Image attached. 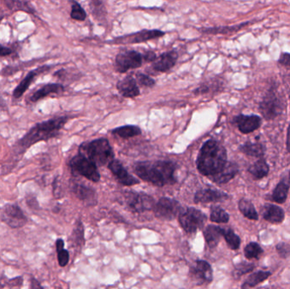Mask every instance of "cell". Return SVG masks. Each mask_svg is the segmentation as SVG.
<instances>
[{
  "instance_id": "obj_1",
  "label": "cell",
  "mask_w": 290,
  "mask_h": 289,
  "mask_svg": "<svg viewBox=\"0 0 290 289\" xmlns=\"http://www.w3.org/2000/svg\"><path fill=\"white\" fill-rule=\"evenodd\" d=\"M176 169L175 164L167 161H142L133 166V171L138 178L160 188L177 183Z\"/></svg>"
},
{
  "instance_id": "obj_2",
  "label": "cell",
  "mask_w": 290,
  "mask_h": 289,
  "mask_svg": "<svg viewBox=\"0 0 290 289\" xmlns=\"http://www.w3.org/2000/svg\"><path fill=\"white\" fill-rule=\"evenodd\" d=\"M227 162L225 147L217 141L210 139L203 144L199 150L196 166L203 176L210 177L220 172Z\"/></svg>"
},
{
  "instance_id": "obj_3",
  "label": "cell",
  "mask_w": 290,
  "mask_h": 289,
  "mask_svg": "<svg viewBox=\"0 0 290 289\" xmlns=\"http://www.w3.org/2000/svg\"><path fill=\"white\" fill-rule=\"evenodd\" d=\"M68 120L69 117L67 116H59L35 125L18 142V145L20 148L27 149L38 142L49 140L57 137Z\"/></svg>"
},
{
  "instance_id": "obj_4",
  "label": "cell",
  "mask_w": 290,
  "mask_h": 289,
  "mask_svg": "<svg viewBox=\"0 0 290 289\" xmlns=\"http://www.w3.org/2000/svg\"><path fill=\"white\" fill-rule=\"evenodd\" d=\"M79 154L89 158L98 166H108L114 160L112 147L106 138L83 143L79 148Z\"/></svg>"
},
{
  "instance_id": "obj_5",
  "label": "cell",
  "mask_w": 290,
  "mask_h": 289,
  "mask_svg": "<svg viewBox=\"0 0 290 289\" xmlns=\"http://www.w3.org/2000/svg\"><path fill=\"white\" fill-rule=\"evenodd\" d=\"M69 166L72 172L83 176L88 180L94 183L100 181V174L98 171V166L84 155H76L70 161Z\"/></svg>"
},
{
  "instance_id": "obj_6",
  "label": "cell",
  "mask_w": 290,
  "mask_h": 289,
  "mask_svg": "<svg viewBox=\"0 0 290 289\" xmlns=\"http://www.w3.org/2000/svg\"><path fill=\"white\" fill-rule=\"evenodd\" d=\"M207 216L201 210L189 207L185 210H182L178 215V221L183 229L188 233L195 232L204 226Z\"/></svg>"
},
{
  "instance_id": "obj_7",
  "label": "cell",
  "mask_w": 290,
  "mask_h": 289,
  "mask_svg": "<svg viewBox=\"0 0 290 289\" xmlns=\"http://www.w3.org/2000/svg\"><path fill=\"white\" fill-rule=\"evenodd\" d=\"M144 64L143 55L137 50L126 49L118 53L115 59V68L119 73H126L130 70L138 69Z\"/></svg>"
},
{
  "instance_id": "obj_8",
  "label": "cell",
  "mask_w": 290,
  "mask_h": 289,
  "mask_svg": "<svg viewBox=\"0 0 290 289\" xmlns=\"http://www.w3.org/2000/svg\"><path fill=\"white\" fill-rule=\"evenodd\" d=\"M166 32L159 29H144L139 32H133L131 34L124 35L109 41L111 44H137V43H146L148 41L154 40L164 37Z\"/></svg>"
},
{
  "instance_id": "obj_9",
  "label": "cell",
  "mask_w": 290,
  "mask_h": 289,
  "mask_svg": "<svg viewBox=\"0 0 290 289\" xmlns=\"http://www.w3.org/2000/svg\"><path fill=\"white\" fill-rule=\"evenodd\" d=\"M125 194V203L132 212L141 214L152 210L155 207L154 197L147 193L127 192Z\"/></svg>"
},
{
  "instance_id": "obj_10",
  "label": "cell",
  "mask_w": 290,
  "mask_h": 289,
  "mask_svg": "<svg viewBox=\"0 0 290 289\" xmlns=\"http://www.w3.org/2000/svg\"><path fill=\"white\" fill-rule=\"evenodd\" d=\"M155 217L164 220H174L181 213V204L173 198L163 197L159 199L154 207Z\"/></svg>"
},
{
  "instance_id": "obj_11",
  "label": "cell",
  "mask_w": 290,
  "mask_h": 289,
  "mask_svg": "<svg viewBox=\"0 0 290 289\" xmlns=\"http://www.w3.org/2000/svg\"><path fill=\"white\" fill-rule=\"evenodd\" d=\"M284 109L283 103L276 93L270 90L260 103V111L265 119L273 120L281 114Z\"/></svg>"
},
{
  "instance_id": "obj_12",
  "label": "cell",
  "mask_w": 290,
  "mask_h": 289,
  "mask_svg": "<svg viewBox=\"0 0 290 289\" xmlns=\"http://www.w3.org/2000/svg\"><path fill=\"white\" fill-rule=\"evenodd\" d=\"M1 220L11 228H20L27 222L22 209L14 203H9L3 207L1 213Z\"/></svg>"
},
{
  "instance_id": "obj_13",
  "label": "cell",
  "mask_w": 290,
  "mask_h": 289,
  "mask_svg": "<svg viewBox=\"0 0 290 289\" xmlns=\"http://www.w3.org/2000/svg\"><path fill=\"white\" fill-rule=\"evenodd\" d=\"M190 276L198 284H210L213 280L211 266L205 261H196L190 267Z\"/></svg>"
},
{
  "instance_id": "obj_14",
  "label": "cell",
  "mask_w": 290,
  "mask_h": 289,
  "mask_svg": "<svg viewBox=\"0 0 290 289\" xmlns=\"http://www.w3.org/2000/svg\"><path fill=\"white\" fill-rule=\"evenodd\" d=\"M178 56V53L176 50L164 52L152 62V69L161 73L169 72L176 66Z\"/></svg>"
},
{
  "instance_id": "obj_15",
  "label": "cell",
  "mask_w": 290,
  "mask_h": 289,
  "mask_svg": "<svg viewBox=\"0 0 290 289\" xmlns=\"http://www.w3.org/2000/svg\"><path fill=\"white\" fill-rule=\"evenodd\" d=\"M108 168L110 172H112L118 182L124 186H133L139 184V181L134 177H132V175H130L125 169V167L122 166V164L117 160H113L111 162H109Z\"/></svg>"
},
{
  "instance_id": "obj_16",
  "label": "cell",
  "mask_w": 290,
  "mask_h": 289,
  "mask_svg": "<svg viewBox=\"0 0 290 289\" xmlns=\"http://www.w3.org/2000/svg\"><path fill=\"white\" fill-rule=\"evenodd\" d=\"M116 89L120 95L127 98H134L140 95V89L135 78L132 75H127L116 83Z\"/></svg>"
},
{
  "instance_id": "obj_17",
  "label": "cell",
  "mask_w": 290,
  "mask_h": 289,
  "mask_svg": "<svg viewBox=\"0 0 290 289\" xmlns=\"http://www.w3.org/2000/svg\"><path fill=\"white\" fill-rule=\"evenodd\" d=\"M233 122L237 125L242 133L248 134L255 132L261 126L262 118L256 115H239L233 118Z\"/></svg>"
},
{
  "instance_id": "obj_18",
  "label": "cell",
  "mask_w": 290,
  "mask_h": 289,
  "mask_svg": "<svg viewBox=\"0 0 290 289\" xmlns=\"http://www.w3.org/2000/svg\"><path fill=\"white\" fill-rule=\"evenodd\" d=\"M229 196L224 192L215 189H200L195 193L193 201L194 203H210V202H221L228 199Z\"/></svg>"
},
{
  "instance_id": "obj_19",
  "label": "cell",
  "mask_w": 290,
  "mask_h": 289,
  "mask_svg": "<svg viewBox=\"0 0 290 289\" xmlns=\"http://www.w3.org/2000/svg\"><path fill=\"white\" fill-rule=\"evenodd\" d=\"M238 172H239L238 165L233 162L227 161V164L220 172L213 176H210V178L215 184H225L235 178Z\"/></svg>"
},
{
  "instance_id": "obj_20",
  "label": "cell",
  "mask_w": 290,
  "mask_h": 289,
  "mask_svg": "<svg viewBox=\"0 0 290 289\" xmlns=\"http://www.w3.org/2000/svg\"><path fill=\"white\" fill-rule=\"evenodd\" d=\"M72 190L80 200L87 202L89 205H95L97 203V195L91 188L83 184H74L72 186Z\"/></svg>"
},
{
  "instance_id": "obj_21",
  "label": "cell",
  "mask_w": 290,
  "mask_h": 289,
  "mask_svg": "<svg viewBox=\"0 0 290 289\" xmlns=\"http://www.w3.org/2000/svg\"><path fill=\"white\" fill-rule=\"evenodd\" d=\"M262 216L271 223L279 224L284 221L285 215L284 209L280 207L275 204L267 203L262 209Z\"/></svg>"
},
{
  "instance_id": "obj_22",
  "label": "cell",
  "mask_w": 290,
  "mask_h": 289,
  "mask_svg": "<svg viewBox=\"0 0 290 289\" xmlns=\"http://www.w3.org/2000/svg\"><path fill=\"white\" fill-rule=\"evenodd\" d=\"M203 234L208 247L210 249H215L222 237V227L209 225L204 228Z\"/></svg>"
},
{
  "instance_id": "obj_23",
  "label": "cell",
  "mask_w": 290,
  "mask_h": 289,
  "mask_svg": "<svg viewBox=\"0 0 290 289\" xmlns=\"http://www.w3.org/2000/svg\"><path fill=\"white\" fill-rule=\"evenodd\" d=\"M89 9L93 17L98 23H104L106 21L107 9L103 0H90Z\"/></svg>"
},
{
  "instance_id": "obj_24",
  "label": "cell",
  "mask_w": 290,
  "mask_h": 289,
  "mask_svg": "<svg viewBox=\"0 0 290 289\" xmlns=\"http://www.w3.org/2000/svg\"><path fill=\"white\" fill-rule=\"evenodd\" d=\"M250 21L247 22H243L239 25H234V26H216V27H204V28L198 29L202 33L204 34H231L234 32H239L241 29L244 28L248 25H250Z\"/></svg>"
},
{
  "instance_id": "obj_25",
  "label": "cell",
  "mask_w": 290,
  "mask_h": 289,
  "mask_svg": "<svg viewBox=\"0 0 290 289\" xmlns=\"http://www.w3.org/2000/svg\"><path fill=\"white\" fill-rule=\"evenodd\" d=\"M64 90L65 89L63 85H61L60 83H49L43 86V88H41L40 89H38V91H36L32 95L30 99L32 102H37L53 94H61L64 92Z\"/></svg>"
},
{
  "instance_id": "obj_26",
  "label": "cell",
  "mask_w": 290,
  "mask_h": 289,
  "mask_svg": "<svg viewBox=\"0 0 290 289\" xmlns=\"http://www.w3.org/2000/svg\"><path fill=\"white\" fill-rule=\"evenodd\" d=\"M140 127L133 125H126V126H120L117 128L113 129L111 133L116 135L120 138L123 139H128V138H133L136 136L141 134Z\"/></svg>"
},
{
  "instance_id": "obj_27",
  "label": "cell",
  "mask_w": 290,
  "mask_h": 289,
  "mask_svg": "<svg viewBox=\"0 0 290 289\" xmlns=\"http://www.w3.org/2000/svg\"><path fill=\"white\" fill-rule=\"evenodd\" d=\"M239 150L245 155L252 157L262 158L265 155V148L258 143H245L239 147Z\"/></svg>"
},
{
  "instance_id": "obj_28",
  "label": "cell",
  "mask_w": 290,
  "mask_h": 289,
  "mask_svg": "<svg viewBox=\"0 0 290 289\" xmlns=\"http://www.w3.org/2000/svg\"><path fill=\"white\" fill-rule=\"evenodd\" d=\"M249 172L256 179H262L269 173V166L263 159H260L250 166Z\"/></svg>"
},
{
  "instance_id": "obj_29",
  "label": "cell",
  "mask_w": 290,
  "mask_h": 289,
  "mask_svg": "<svg viewBox=\"0 0 290 289\" xmlns=\"http://www.w3.org/2000/svg\"><path fill=\"white\" fill-rule=\"evenodd\" d=\"M271 276V272H263V271H259L255 272L249 277L245 280L244 284L242 285V289H249V288H254L256 285L261 284L262 282L267 280V278Z\"/></svg>"
},
{
  "instance_id": "obj_30",
  "label": "cell",
  "mask_w": 290,
  "mask_h": 289,
  "mask_svg": "<svg viewBox=\"0 0 290 289\" xmlns=\"http://www.w3.org/2000/svg\"><path fill=\"white\" fill-rule=\"evenodd\" d=\"M37 75H38V72H35V71L29 72L28 74L26 75V78H24L23 80L21 81L20 84L14 89V92H13L14 97L19 98V97H21L24 95V93L28 89L30 85L32 84V81L34 80Z\"/></svg>"
},
{
  "instance_id": "obj_31",
  "label": "cell",
  "mask_w": 290,
  "mask_h": 289,
  "mask_svg": "<svg viewBox=\"0 0 290 289\" xmlns=\"http://www.w3.org/2000/svg\"><path fill=\"white\" fill-rule=\"evenodd\" d=\"M239 209L244 217L252 220H258V214L255 209V206L250 200L245 198L240 199L239 202Z\"/></svg>"
},
{
  "instance_id": "obj_32",
  "label": "cell",
  "mask_w": 290,
  "mask_h": 289,
  "mask_svg": "<svg viewBox=\"0 0 290 289\" xmlns=\"http://www.w3.org/2000/svg\"><path fill=\"white\" fill-rule=\"evenodd\" d=\"M222 237L225 238L230 249L237 250L240 246L241 240L233 230L229 227H222Z\"/></svg>"
},
{
  "instance_id": "obj_33",
  "label": "cell",
  "mask_w": 290,
  "mask_h": 289,
  "mask_svg": "<svg viewBox=\"0 0 290 289\" xmlns=\"http://www.w3.org/2000/svg\"><path fill=\"white\" fill-rule=\"evenodd\" d=\"M210 219L215 223H227L230 216L221 207L212 206L210 209Z\"/></svg>"
},
{
  "instance_id": "obj_34",
  "label": "cell",
  "mask_w": 290,
  "mask_h": 289,
  "mask_svg": "<svg viewBox=\"0 0 290 289\" xmlns=\"http://www.w3.org/2000/svg\"><path fill=\"white\" fill-rule=\"evenodd\" d=\"M289 186L285 182H280L273 191V199L279 203H285L289 193Z\"/></svg>"
},
{
  "instance_id": "obj_35",
  "label": "cell",
  "mask_w": 290,
  "mask_h": 289,
  "mask_svg": "<svg viewBox=\"0 0 290 289\" xmlns=\"http://www.w3.org/2000/svg\"><path fill=\"white\" fill-rule=\"evenodd\" d=\"M71 18L72 20H78V21H84L87 19L86 10L75 0H72Z\"/></svg>"
},
{
  "instance_id": "obj_36",
  "label": "cell",
  "mask_w": 290,
  "mask_h": 289,
  "mask_svg": "<svg viewBox=\"0 0 290 289\" xmlns=\"http://www.w3.org/2000/svg\"><path fill=\"white\" fill-rule=\"evenodd\" d=\"M263 254V249L259 245L258 243L252 242L248 244L244 248V255L245 257L251 260V259H257Z\"/></svg>"
},
{
  "instance_id": "obj_37",
  "label": "cell",
  "mask_w": 290,
  "mask_h": 289,
  "mask_svg": "<svg viewBox=\"0 0 290 289\" xmlns=\"http://www.w3.org/2000/svg\"><path fill=\"white\" fill-rule=\"evenodd\" d=\"M254 269H255L254 264L243 261L241 263L236 265L234 270H233V275L234 278H239L243 275L247 274Z\"/></svg>"
},
{
  "instance_id": "obj_38",
  "label": "cell",
  "mask_w": 290,
  "mask_h": 289,
  "mask_svg": "<svg viewBox=\"0 0 290 289\" xmlns=\"http://www.w3.org/2000/svg\"><path fill=\"white\" fill-rule=\"evenodd\" d=\"M135 79L139 86L144 87L147 89L154 88L156 84V82L154 78L148 76V75L144 74V73H137Z\"/></svg>"
},
{
  "instance_id": "obj_39",
  "label": "cell",
  "mask_w": 290,
  "mask_h": 289,
  "mask_svg": "<svg viewBox=\"0 0 290 289\" xmlns=\"http://www.w3.org/2000/svg\"><path fill=\"white\" fill-rule=\"evenodd\" d=\"M8 5L10 9H20L29 13H33V10L27 3V0H9Z\"/></svg>"
},
{
  "instance_id": "obj_40",
  "label": "cell",
  "mask_w": 290,
  "mask_h": 289,
  "mask_svg": "<svg viewBox=\"0 0 290 289\" xmlns=\"http://www.w3.org/2000/svg\"><path fill=\"white\" fill-rule=\"evenodd\" d=\"M72 237L74 238V242L78 243V244H81L83 245L85 242V239H84V226H83V223L81 222L80 220L78 221L77 223V226H76L75 229L73 231V233H72Z\"/></svg>"
},
{
  "instance_id": "obj_41",
  "label": "cell",
  "mask_w": 290,
  "mask_h": 289,
  "mask_svg": "<svg viewBox=\"0 0 290 289\" xmlns=\"http://www.w3.org/2000/svg\"><path fill=\"white\" fill-rule=\"evenodd\" d=\"M277 252L279 253L280 257L283 259H287L290 256V243H279L277 244Z\"/></svg>"
},
{
  "instance_id": "obj_42",
  "label": "cell",
  "mask_w": 290,
  "mask_h": 289,
  "mask_svg": "<svg viewBox=\"0 0 290 289\" xmlns=\"http://www.w3.org/2000/svg\"><path fill=\"white\" fill-rule=\"evenodd\" d=\"M58 254V261H59V265L61 267H65V266L68 264L70 260L69 252L65 249H59L56 250Z\"/></svg>"
},
{
  "instance_id": "obj_43",
  "label": "cell",
  "mask_w": 290,
  "mask_h": 289,
  "mask_svg": "<svg viewBox=\"0 0 290 289\" xmlns=\"http://www.w3.org/2000/svg\"><path fill=\"white\" fill-rule=\"evenodd\" d=\"M142 55H143V59H144V62L145 63H150V62L152 63L157 58V55L152 50H146L142 54Z\"/></svg>"
},
{
  "instance_id": "obj_44",
  "label": "cell",
  "mask_w": 290,
  "mask_h": 289,
  "mask_svg": "<svg viewBox=\"0 0 290 289\" xmlns=\"http://www.w3.org/2000/svg\"><path fill=\"white\" fill-rule=\"evenodd\" d=\"M278 62L282 66L290 67V53H282Z\"/></svg>"
},
{
  "instance_id": "obj_45",
  "label": "cell",
  "mask_w": 290,
  "mask_h": 289,
  "mask_svg": "<svg viewBox=\"0 0 290 289\" xmlns=\"http://www.w3.org/2000/svg\"><path fill=\"white\" fill-rule=\"evenodd\" d=\"M12 53V50L7 47L0 45V56H8Z\"/></svg>"
},
{
  "instance_id": "obj_46",
  "label": "cell",
  "mask_w": 290,
  "mask_h": 289,
  "mask_svg": "<svg viewBox=\"0 0 290 289\" xmlns=\"http://www.w3.org/2000/svg\"><path fill=\"white\" fill-rule=\"evenodd\" d=\"M287 149L289 153L290 154V125L289 126V129H288V134H287Z\"/></svg>"
},
{
  "instance_id": "obj_47",
  "label": "cell",
  "mask_w": 290,
  "mask_h": 289,
  "mask_svg": "<svg viewBox=\"0 0 290 289\" xmlns=\"http://www.w3.org/2000/svg\"></svg>"
}]
</instances>
